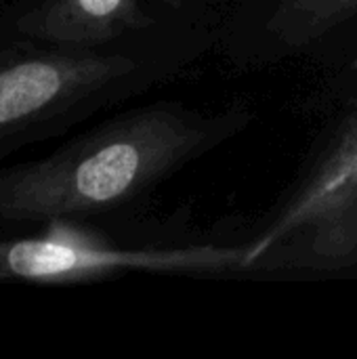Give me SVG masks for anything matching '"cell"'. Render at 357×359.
<instances>
[{
	"instance_id": "cell-5",
	"label": "cell",
	"mask_w": 357,
	"mask_h": 359,
	"mask_svg": "<svg viewBox=\"0 0 357 359\" xmlns=\"http://www.w3.org/2000/svg\"><path fill=\"white\" fill-rule=\"evenodd\" d=\"M154 25L143 0H13L15 36L50 46H107Z\"/></svg>"
},
{
	"instance_id": "cell-3",
	"label": "cell",
	"mask_w": 357,
	"mask_h": 359,
	"mask_svg": "<svg viewBox=\"0 0 357 359\" xmlns=\"http://www.w3.org/2000/svg\"><path fill=\"white\" fill-rule=\"evenodd\" d=\"M244 250L141 248L118 242L90 221H63L29 233L0 236V280L32 284H80L128 271L215 269L246 265Z\"/></svg>"
},
{
	"instance_id": "cell-1",
	"label": "cell",
	"mask_w": 357,
	"mask_h": 359,
	"mask_svg": "<svg viewBox=\"0 0 357 359\" xmlns=\"http://www.w3.org/2000/svg\"><path fill=\"white\" fill-rule=\"evenodd\" d=\"M219 120L185 107L124 111L46 156L0 166V236L95 221L130 206L162 177L219 141Z\"/></svg>"
},
{
	"instance_id": "cell-2",
	"label": "cell",
	"mask_w": 357,
	"mask_h": 359,
	"mask_svg": "<svg viewBox=\"0 0 357 359\" xmlns=\"http://www.w3.org/2000/svg\"><path fill=\"white\" fill-rule=\"evenodd\" d=\"M154 29L97 48L17 38L0 50V164L141 93L162 72Z\"/></svg>"
},
{
	"instance_id": "cell-4",
	"label": "cell",
	"mask_w": 357,
	"mask_h": 359,
	"mask_svg": "<svg viewBox=\"0 0 357 359\" xmlns=\"http://www.w3.org/2000/svg\"><path fill=\"white\" fill-rule=\"evenodd\" d=\"M301 236H309L320 252H343L356 244L357 109L339 128V137L324 147L278 221L248 250L246 265L286 238Z\"/></svg>"
},
{
	"instance_id": "cell-6",
	"label": "cell",
	"mask_w": 357,
	"mask_h": 359,
	"mask_svg": "<svg viewBox=\"0 0 357 359\" xmlns=\"http://www.w3.org/2000/svg\"><path fill=\"white\" fill-rule=\"evenodd\" d=\"M357 17V0H274L265 19L271 40L284 48H305Z\"/></svg>"
},
{
	"instance_id": "cell-7",
	"label": "cell",
	"mask_w": 357,
	"mask_h": 359,
	"mask_svg": "<svg viewBox=\"0 0 357 359\" xmlns=\"http://www.w3.org/2000/svg\"><path fill=\"white\" fill-rule=\"evenodd\" d=\"M17 40L13 29V0H0V50Z\"/></svg>"
}]
</instances>
